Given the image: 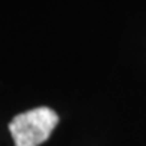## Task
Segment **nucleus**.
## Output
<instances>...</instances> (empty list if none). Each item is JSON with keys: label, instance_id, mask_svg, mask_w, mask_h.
I'll return each instance as SVG.
<instances>
[{"label": "nucleus", "instance_id": "nucleus-1", "mask_svg": "<svg viewBox=\"0 0 146 146\" xmlns=\"http://www.w3.org/2000/svg\"><path fill=\"white\" fill-rule=\"evenodd\" d=\"M58 124V115L51 108H35L17 115L9 122L15 146H39L46 142Z\"/></svg>", "mask_w": 146, "mask_h": 146}]
</instances>
